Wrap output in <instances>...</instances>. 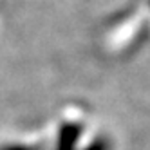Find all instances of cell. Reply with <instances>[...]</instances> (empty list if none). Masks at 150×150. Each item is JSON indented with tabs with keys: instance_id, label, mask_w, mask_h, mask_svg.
I'll return each mask as SVG.
<instances>
[{
	"instance_id": "6da1fadb",
	"label": "cell",
	"mask_w": 150,
	"mask_h": 150,
	"mask_svg": "<svg viewBox=\"0 0 150 150\" xmlns=\"http://www.w3.org/2000/svg\"><path fill=\"white\" fill-rule=\"evenodd\" d=\"M2 150H29V148H25V146H6Z\"/></svg>"
}]
</instances>
